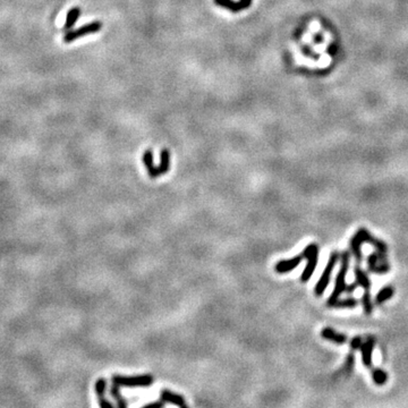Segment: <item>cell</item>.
<instances>
[{"label": "cell", "instance_id": "cell-1", "mask_svg": "<svg viewBox=\"0 0 408 408\" xmlns=\"http://www.w3.org/2000/svg\"><path fill=\"white\" fill-rule=\"evenodd\" d=\"M349 262H351V252L344 251L340 254V269L338 272L336 281H334V287L332 290V294L330 295L329 299L326 300V306L332 307L336 300L339 299L340 295L345 293V288H346V275L349 268Z\"/></svg>", "mask_w": 408, "mask_h": 408}, {"label": "cell", "instance_id": "cell-2", "mask_svg": "<svg viewBox=\"0 0 408 408\" xmlns=\"http://www.w3.org/2000/svg\"><path fill=\"white\" fill-rule=\"evenodd\" d=\"M304 259L307 260L306 267H305L304 271L300 274V281L307 282L313 275L315 269H317L318 262H319V246L314 243L307 245L303 251Z\"/></svg>", "mask_w": 408, "mask_h": 408}, {"label": "cell", "instance_id": "cell-3", "mask_svg": "<svg viewBox=\"0 0 408 408\" xmlns=\"http://www.w3.org/2000/svg\"><path fill=\"white\" fill-rule=\"evenodd\" d=\"M339 259H340V254L337 251H333L331 254H330L328 263H326L325 270H323L321 277H320L319 279L318 284L315 285L314 293L317 296H322L323 293L326 292V287H328V285L330 282V278H331L332 271L334 269V267H336V264L338 263V261H339Z\"/></svg>", "mask_w": 408, "mask_h": 408}, {"label": "cell", "instance_id": "cell-4", "mask_svg": "<svg viewBox=\"0 0 408 408\" xmlns=\"http://www.w3.org/2000/svg\"><path fill=\"white\" fill-rule=\"evenodd\" d=\"M101 28H102L101 22H99V21L91 22V23L83 25V27L75 28V30H71V31L66 32L64 38H62V41H64L65 43H72V42L76 41L77 39L84 38V36H86L89 34L98 33L99 31H101Z\"/></svg>", "mask_w": 408, "mask_h": 408}, {"label": "cell", "instance_id": "cell-5", "mask_svg": "<svg viewBox=\"0 0 408 408\" xmlns=\"http://www.w3.org/2000/svg\"><path fill=\"white\" fill-rule=\"evenodd\" d=\"M112 383L119 387H149L153 383V377L151 374H143L136 377H123L113 376Z\"/></svg>", "mask_w": 408, "mask_h": 408}, {"label": "cell", "instance_id": "cell-6", "mask_svg": "<svg viewBox=\"0 0 408 408\" xmlns=\"http://www.w3.org/2000/svg\"><path fill=\"white\" fill-rule=\"evenodd\" d=\"M217 6L230 10L231 13H240L242 10L247 9L252 5V0H213Z\"/></svg>", "mask_w": 408, "mask_h": 408}, {"label": "cell", "instance_id": "cell-7", "mask_svg": "<svg viewBox=\"0 0 408 408\" xmlns=\"http://www.w3.org/2000/svg\"><path fill=\"white\" fill-rule=\"evenodd\" d=\"M356 233H357L359 235V236H361L362 241L364 243H367V244H371V245L373 246L374 248L377 249V251L383 252V253H387L388 252V246H387V244H385V243L383 241L378 240L377 237H374L373 235L371 234L370 231L366 229V228H364V227L359 228V229L357 231H356Z\"/></svg>", "mask_w": 408, "mask_h": 408}, {"label": "cell", "instance_id": "cell-8", "mask_svg": "<svg viewBox=\"0 0 408 408\" xmlns=\"http://www.w3.org/2000/svg\"><path fill=\"white\" fill-rule=\"evenodd\" d=\"M376 347V339L373 337H367L361 347L363 365L367 369H372L373 366V349Z\"/></svg>", "mask_w": 408, "mask_h": 408}, {"label": "cell", "instance_id": "cell-9", "mask_svg": "<svg viewBox=\"0 0 408 408\" xmlns=\"http://www.w3.org/2000/svg\"><path fill=\"white\" fill-rule=\"evenodd\" d=\"M303 260H304V256H303V254H300V255L294 256L289 260L279 261V262L275 264L274 270L277 271L278 273H287V272L296 269V268L299 266L300 262H302Z\"/></svg>", "mask_w": 408, "mask_h": 408}, {"label": "cell", "instance_id": "cell-10", "mask_svg": "<svg viewBox=\"0 0 408 408\" xmlns=\"http://www.w3.org/2000/svg\"><path fill=\"white\" fill-rule=\"evenodd\" d=\"M106 388H107L106 379H104V378L98 379L97 382H95V385H94V390H95V393H97V397H98V403H99V405H100V407H102V408H113V407H115V405H113L112 403H110L109 400H107L106 397H105Z\"/></svg>", "mask_w": 408, "mask_h": 408}, {"label": "cell", "instance_id": "cell-11", "mask_svg": "<svg viewBox=\"0 0 408 408\" xmlns=\"http://www.w3.org/2000/svg\"><path fill=\"white\" fill-rule=\"evenodd\" d=\"M160 398L164 403L172 404V405L179 406V407H186L185 398L183 396L178 395V393H175L168 389H163L160 392Z\"/></svg>", "mask_w": 408, "mask_h": 408}, {"label": "cell", "instance_id": "cell-12", "mask_svg": "<svg viewBox=\"0 0 408 408\" xmlns=\"http://www.w3.org/2000/svg\"><path fill=\"white\" fill-rule=\"evenodd\" d=\"M321 337L323 338V339L329 340V341H331V343H334L337 345H343L345 343H347V340H348L346 334L337 332L336 330H333L331 328L322 329Z\"/></svg>", "mask_w": 408, "mask_h": 408}, {"label": "cell", "instance_id": "cell-13", "mask_svg": "<svg viewBox=\"0 0 408 408\" xmlns=\"http://www.w3.org/2000/svg\"><path fill=\"white\" fill-rule=\"evenodd\" d=\"M364 242L359 235L356 233L354 236L351 238V243H349V247H351V254L355 257L357 262H362L363 261V252H362V245Z\"/></svg>", "mask_w": 408, "mask_h": 408}, {"label": "cell", "instance_id": "cell-14", "mask_svg": "<svg viewBox=\"0 0 408 408\" xmlns=\"http://www.w3.org/2000/svg\"><path fill=\"white\" fill-rule=\"evenodd\" d=\"M354 273H355L356 282H357L359 287H362L364 290H370L371 287H372V284H371V280L366 272L364 271L359 266H355Z\"/></svg>", "mask_w": 408, "mask_h": 408}, {"label": "cell", "instance_id": "cell-15", "mask_svg": "<svg viewBox=\"0 0 408 408\" xmlns=\"http://www.w3.org/2000/svg\"><path fill=\"white\" fill-rule=\"evenodd\" d=\"M143 163L148 169V174L151 178L159 177V171H158V167H154L153 163V153L151 150H146L143 153Z\"/></svg>", "mask_w": 408, "mask_h": 408}, {"label": "cell", "instance_id": "cell-16", "mask_svg": "<svg viewBox=\"0 0 408 408\" xmlns=\"http://www.w3.org/2000/svg\"><path fill=\"white\" fill-rule=\"evenodd\" d=\"M81 13H82V10H81L80 7H72V8L69 9V12L67 13V16H66V21L64 24V31L73 30V27H75L76 22L79 21Z\"/></svg>", "mask_w": 408, "mask_h": 408}, {"label": "cell", "instance_id": "cell-17", "mask_svg": "<svg viewBox=\"0 0 408 408\" xmlns=\"http://www.w3.org/2000/svg\"><path fill=\"white\" fill-rule=\"evenodd\" d=\"M170 167V153L167 149H163L160 152V164L158 167L159 176L167 174Z\"/></svg>", "mask_w": 408, "mask_h": 408}, {"label": "cell", "instance_id": "cell-18", "mask_svg": "<svg viewBox=\"0 0 408 408\" xmlns=\"http://www.w3.org/2000/svg\"><path fill=\"white\" fill-rule=\"evenodd\" d=\"M393 294H395V288H393L392 286H385V287L382 288L380 292L377 294L376 300H374V302H376L377 305L383 304L387 302L388 299H391Z\"/></svg>", "mask_w": 408, "mask_h": 408}, {"label": "cell", "instance_id": "cell-19", "mask_svg": "<svg viewBox=\"0 0 408 408\" xmlns=\"http://www.w3.org/2000/svg\"><path fill=\"white\" fill-rule=\"evenodd\" d=\"M371 376H372L373 382L377 385H384L388 381V374L385 373L384 370L380 369V367H372Z\"/></svg>", "mask_w": 408, "mask_h": 408}, {"label": "cell", "instance_id": "cell-20", "mask_svg": "<svg viewBox=\"0 0 408 408\" xmlns=\"http://www.w3.org/2000/svg\"><path fill=\"white\" fill-rule=\"evenodd\" d=\"M361 303H362L364 313H365L366 315H370L373 313V302H372V297H371L370 290H365V293L363 294L362 299H361Z\"/></svg>", "mask_w": 408, "mask_h": 408}, {"label": "cell", "instance_id": "cell-21", "mask_svg": "<svg viewBox=\"0 0 408 408\" xmlns=\"http://www.w3.org/2000/svg\"><path fill=\"white\" fill-rule=\"evenodd\" d=\"M110 395L113 397V399L116 400L117 403V406L119 408H126L127 407V402L124 399V397L121 396V393L119 391V385H117L115 383H112L111 388H110Z\"/></svg>", "mask_w": 408, "mask_h": 408}, {"label": "cell", "instance_id": "cell-22", "mask_svg": "<svg viewBox=\"0 0 408 408\" xmlns=\"http://www.w3.org/2000/svg\"><path fill=\"white\" fill-rule=\"evenodd\" d=\"M358 305V300L354 297H348V299H338L336 303L333 304L334 308H354Z\"/></svg>", "mask_w": 408, "mask_h": 408}, {"label": "cell", "instance_id": "cell-23", "mask_svg": "<svg viewBox=\"0 0 408 408\" xmlns=\"http://www.w3.org/2000/svg\"><path fill=\"white\" fill-rule=\"evenodd\" d=\"M391 269L390 264L388 263V261H385V262H380L378 263L377 266H374L372 269H370V273H374V274H385L388 273L389 270Z\"/></svg>", "mask_w": 408, "mask_h": 408}, {"label": "cell", "instance_id": "cell-24", "mask_svg": "<svg viewBox=\"0 0 408 408\" xmlns=\"http://www.w3.org/2000/svg\"><path fill=\"white\" fill-rule=\"evenodd\" d=\"M354 365H355V356L353 354H349L346 358V362H345V372H347L348 374L351 373Z\"/></svg>", "mask_w": 408, "mask_h": 408}, {"label": "cell", "instance_id": "cell-25", "mask_svg": "<svg viewBox=\"0 0 408 408\" xmlns=\"http://www.w3.org/2000/svg\"><path fill=\"white\" fill-rule=\"evenodd\" d=\"M363 343H364L363 338L361 336H357V337L353 338V339L351 340V345H349V346H351L352 351H357V349H361Z\"/></svg>", "mask_w": 408, "mask_h": 408}, {"label": "cell", "instance_id": "cell-26", "mask_svg": "<svg viewBox=\"0 0 408 408\" xmlns=\"http://www.w3.org/2000/svg\"><path fill=\"white\" fill-rule=\"evenodd\" d=\"M164 404H166V403L163 402V400H160V402L148 404V405L143 406V408H163L164 406Z\"/></svg>", "mask_w": 408, "mask_h": 408}, {"label": "cell", "instance_id": "cell-27", "mask_svg": "<svg viewBox=\"0 0 408 408\" xmlns=\"http://www.w3.org/2000/svg\"><path fill=\"white\" fill-rule=\"evenodd\" d=\"M357 287H358L357 282H353V284H351V285H346V288H345V293H347V294L354 293Z\"/></svg>", "mask_w": 408, "mask_h": 408}]
</instances>
